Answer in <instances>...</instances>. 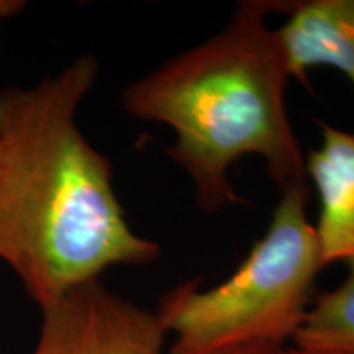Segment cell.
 I'll return each instance as SVG.
<instances>
[{
  "mask_svg": "<svg viewBox=\"0 0 354 354\" xmlns=\"http://www.w3.org/2000/svg\"><path fill=\"white\" fill-rule=\"evenodd\" d=\"M97 77L84 55L37 86L0 88V259L39 308L161 254L130 227L109 158L77 127Z\"/></svg>",
  "mask_w": 354,
  "mask_h": 354,
  "instance_id": "cell-1",
  "label": "cell"
},
{
  "mask_svg": "<svg viewBox=\"0 0 354 354\" xmlns=\"http://www.w3.org/2000/svg\"><path fill=\"white\" fill-rule=\"evenodd\" d=\"M287 2L245 0L220 32L169 57L122 92L127 113L169 127L172 161L187 172L197 207L241 202L228 172L258 156L279 189L307 185L305 154L286 105L290 73L268 17Z\"/></svg>",
  "mask_w": 354,
  "mask_h": 354,
  "instance_id": "cell-2",
  "label": "cell"
},
{
  "mask_svg": "<svg viewBox=\"0 0 354 354\" xmlns=\"http://www.w3.org/2000/svg\"><path fill=\"white\" fill-rule=\"evenodd\" d=\"M308 187L282 190L271 223L228 279L210 289L185 281L156 308L171 354H230L294 343L323 269Z\"/></svg>",
  "mask_w": 354,
  "mask_h": 354,
  "instance_id": "cell-3",
  "label": "cell"
},
{
  "mask_svg": "<svg viewBox=\"0 0 354 354\" xmlns=\"http://www.w3.org/2000/svg\"><path fill=\"white\" fill-rule=\"evenodd\" d=\"M32 354H162L167 333L156 310L100 281L69 290L48 307Z\"/></svg>",
  "mask_w": 354,
  "mask_h": 354,
  "instance_id": "cell-4",
  "label": "cell"
},
{
  "mask_svg": "<svg viewBox=\"0 0 354 354\" xmlns=\"http://www.w3.org/2000/svg\"><path fill=\"white\" fill-rule=\"evenodd\" d=\"M322 125V143L305 156L320 214L315 227L323 268L354 263V133Z\"/></svg>",
  "mask_w": 354,
  "mask_h": 354,
  "instance_id": "cell-5",
  "label": "cell"
},
{
  "mask_svg": "<svg viewBox=\"0 0 354 354\" xmlns=\"http://www.w3.org/2000/svg\"><path fill=\"white\" fill-rule=\"evenodd\" d=\"M287 19L276 28L290 77L328 66L354 86V0L287 2Z\"/></svg>",
  "mask_w": 354,
  "mask_h": 354,
  "instance_id": "cell-6",
  "label": "cell"
},
{
  "mask_svg": "<svg viewBox=\"0 0 354 354\" xmlns=\"http://www.w3.org/2000/svg\"><path fill=\"white\" fill-rule=\"evenodd\" d=\"M294 343L354 354V263L342 284L310 305Z\"/></svg>",
  "mask_w": 354,
  "mask_h": 354,
  "instance_id": "cell-7",
  "label": "cell"
},
{
  "mask_svg": "<svg viewBox=\"0 0 354 354\" xmlns=\"http://www.w3.org/2000/svg\"><path fill=\"white\" fill-rule=\"evenodd\" d=\"M230 354H353V353L307 348V346H300V344H295V343H289V344H279V346H263V348H254V349H243V351L230 353Z\"/></svg>",
  "mask_w": 354,
  "mask_h": 354,
  "instance_id": "cell-8",
  "label": "cell"
},
{
  "mask_svg": "<svg viewBox=\"0 0 354 354\" xmlns=\"http://www.w3.org/2000/svg\"><path fill=\"white\" fill-rule=\"evenodd\" d=\"M25 6L26 3L21 0H0V28H2L3 21L20 13Z\"/></svg>",
  "mask_w": 354,
  "mask_h": 354,
  "instance_id": "cell-9",
  "label": "cell"
}]
</instances>
